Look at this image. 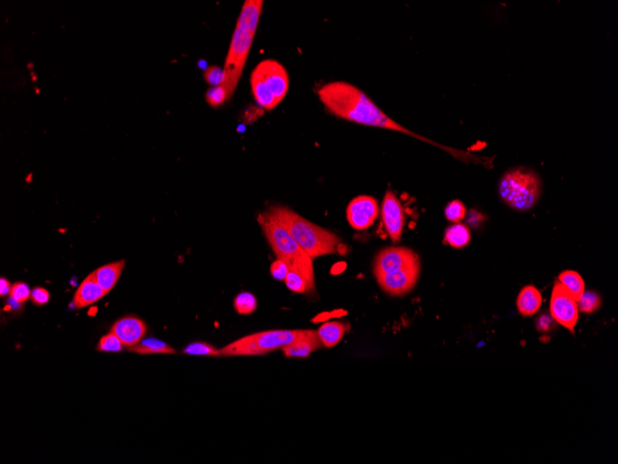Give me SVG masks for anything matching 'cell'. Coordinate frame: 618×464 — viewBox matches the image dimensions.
<instances>
[{
  "label": "cell",
  "mask_w": 618,
  "mask_h": 464,
  "mask_svg": "<svg viewBox=\"0 0 618 464\" xmlns=\"http://www.w3.org/2000/svg\"><path fill=\"white\" fill-rule=\"evenodd\" d=\"M318 96L324 107L338 118L367 126L406 133L413 138L436 144L398 124L384 113L361 89L350 83L336 81L326 83L318 89Z\"/></svg>",
  "instance_id": "1"
},
{
  "label": "cell",
  "mask_w": 618,
  "mask_h": 464,
  "mask_svg": "<svg viewBox=\"0 0 618 464\" xmlns=\"http://www.w3.org/2000/svg\"><path fill=\"white\" fill-rule=\"evenodd\" d=\"M263 6L264 1L262 0H246L238 16L223 66L224 83L221 86L225 89L229 99L234 97L245 69L259 27Z\"/></svg>",
  "instance_id": "2"
},
{
  "label": "cell",
  "mask_w": 618,
  "mask_h": 464,
  "mask_svg": "<svg viewBox=\"0 0 618 464\" xmlns=\"http://www.w3.org/2000/svg\"><path fill=\"white\" fill-rule=\"evenodd\" d=\"M267 213L286 228L299 246L314 260L321 256L340 252L341 239L331 231L313 224L309 219L282 205L271 206Z\"/></svg>",
  "instance_id": "3"
},
{
  "label": "cell",
  "mask_w": 618,
  "mask_h": 464,
  "mask_svg": "<svg viewBox=\"0 0 618 464\" xmlns=\"http://www.w3.org/2000/svg\"><path fill=\"white\" fill-rule=\"evenodd\" d=\"M257 222L261 226L277 258L286 263L291 270L303 275L309 282L310 288L315 292L314 267H313V260L309 255L299 246L286 228L279 224L267 211H263L259 214Z\"/></svg>",
  "instance_id": "4"
},
{
  "label": "cell",
  "mask_w": 618,
  "mask_h": 464,
  "mask_svg": "<svg viewBox=\"0 0 618 464\" xmlns=\"http://www.w3.org/2000/svg\"><path fill=\"white\" fill-rule=\"evenodd\" d=\"M287 69L275 60L260 61L250 76L252 94L257 107L271 111L278 107L289 91Z\"/></svg>",
  "instance_id": "5"
},
{
  "label": "cell",
  "mask_w": 618,
  "mask_h": 464,
  "mask_svg": "<svg viewBox=\"0 0 618 464\" xmlns=\"http://www.w3.org/2000/svg\"><path fill=\"white\" fill-rule=\"evenodd\" d=\"M501 200L515 210L533 208L542 194V182L536 172L524 168L511 169L499 182Z\"/></svg>",
  "instance_id": "6"
},
{
  "label": "cell",
  "mask_w": 618,
  "mask_h": 464,
  "mask_svg": "<svg viewBox=\"0 0 618 464\" xmlns=\"http://www.w3.org/2000/svg\"><path fill=\"white\" fill-rule=\"evenodd\" d=\"M306 330H270L243 336L221 350V357L268 354L292 344Z\"/></svg>",
  "instance_id": "7"
},
{
  "label": "cell",
  "mask_w": 618,
  "mask_h": 464,
  "mask_svg": "<svg viewBox=\"0 0 618 464\" xmlns=\"http://www.w3.org/2000/svg\"><path fill=\"white\" fill-rule=\"evenodd\" d=\"M550 310L551 318L574 333L578 320V301L559 281L551 292Z\"/></svg>",
  "instance_id": "8"
},
{
  "label": "cell",
  "mask_w": 618,
  "mask_h": 464,
  "mask_svg": "<svg viewBox=\"0 0 618 464\" xmlns=\"http://www.w3.org/2000/svg\"><path fill=\"white\" fill-rule=\"evenodd\" d=\"M420 264L375 274L379 286L390 296H403L411 291L420 277Z\"/></svg>",
  "instance_id": "9"
},
{
  "label": "cell",
  "mask_w": 618,
  "mask_h": 464,
  "mask_svg": "<svg viewBox=\"0 0 618 464\" xmlns=\"http://www.w3.org/2000/svg\"><path fill=\"white\" fill-rule=\"evenodd\" d=\"M420 264L417 253L403 247H388L377 255L374 274L395 271Z\"/></svg>",
  "instance_id": "10"
},
{
  "label": "cell",
  "mask_w": 618,
  "mask_h": 464,
  "mask_svg": "<svg viewBox=\"0 0 618 464\" xmlns=\"http://www.w3.org/2000/svg\"><path fill=\"white\" fill-rule=\"evenodd\" d=\"M379 205L370 196H359L349 203L346 208V217L349 224L354 229L365 230L374 224L379 216Z\"/></svg>",
  "instance_id": "11"
},
{
  "label": "cell",
  "mask_w": 618,
  "mask_h": 464,
  "mask_svg": "<svg viewBox=\"0 0 618 464\" xmlns=\"http://www.w3.org/2000/svg\"><path fill=\"white\" fill-rule=\"evenodd\" d=\"M382 224L393 242L400 240L404 226V213L400 200L392 190L385 193L381 206Z\"/></svg>",
  "instance_id": "12"
},
{
  "label": "cell",
  "mask_w": 618,
  "mask_h": 464,
  "mask_svg": "<svg viewBox=\"0 0 618 464\" xmlns=\"http://www.w3.org/2000/svg\"><path fill=\"white\" fill-rule=\"evenodd\" d=\"M112 332L120 339L123 347L131 349L139 344L146 333L145 322L134 316L123 317L112 325Z\"/></svg>",
  "instance_id": "13"
},
{
  "label": "cell",
  "mask_w": 618,
  "mask_h": 464,
  "mask_svg": "<svg viewBox=\"0 0 618 464\" xmlns=\"http://www.w3.org/2000/svg\"><path fill=\"white\" fill-rule=\"evenodd\" d=\"M323 344L318 339L317 331L306 330V333L292 344L282 347V350L287 358H307L315 350L320 349Z\"/></svg>",
  "instance_id": "14"
},
{
  "label": "cell",
  "mask_w": 618,
  "mask_h": 464,
  "mask_svg": "<svg viewBox=\"0 0 618 464\" xmlns=\"http://www.w3.org/2000/svg\"><path fill=\"white\" fill-rule=\"evenodd\" d=\"M107 292L101 288L93 274L88 275L74 294V305L77 308L87 307L98 301L107 295Z\"/></svg>",
  "instance_id": "15"
},
{
  "label": "cell",
  "mask_w": 618,
  "mask_h": 464,
  "mask_svg": "<svg viewBox=\"0 0 618 464\" xmlns=\"http://www.w3.org/2000/svg\"><path fill=\"white\" fill-rule=\"evenodd\" d=\"M126 266V260L116 261V263L106 264L92 272L96 282L101 285L107 293L112 290L117 283L121 272Z\"/></svg>",
  "instance_id": "16"
},
{
  "label": "cell",
  "mask_w": 618,
  "mask_h": 464,
  "mask_svg": "<svg viewBox=\"0 0 618 464\" xmlns=\"http://www.w3.org/2000/svg\"><path fill=\"white\" fill-rule=\"evenodd\" d=\"M350 325L343 322H324L317 331L318 339L325 347H332L339 344Z\"/></svg>",
  "instance_id": "17"
},
{
  "label": "cell",
  "mask_w": 618,
  "mask_h": 464,
  "mask_svg": "<svg viewBox=\"0 0 618 464\" xmlns=\"http://www.w3.org/2000/svg\"><path fill=\"white\" fill-rule=\"evenodd\" d=\"M542 295L533 285L525 286L518 295L517 305L518 311L523 316H531L540 310Z\"/></svg>",
  "instance_id": "18"
},
{
  "label": "cell",
  "mask_w": 618,
  "mask_h": 464,
  "mask_svg": "<svg viewBox=\"0 0 618 464\" xmlns=\"http://www.w3.org/2000/svg\"><path fill=\"white\" fill-rule=\"evenodd\" d=\"M129 350L141 355L176 354L175 349L169 346L165 342L157 340L156 338L144 339L139 344L131 347Z\"/></svg>",
  "instance_id": "19"
},
{
  "label": "cell",
  "mask_w": 618,
  "mask_h": 464,
  "mask_svg": "<svg viewBox=\"0 0 618 464\" xmlns=\"http://www.w3.org/2000/svg\"><path fill=\"white\" fill-rule=\"evenodd\" d=\"M471 233L465 224H456L449 227L445 232V240L454 249H462L470 243Z\"/></svg>",
  "instance_id": "20"
},
{
  "label": "cell",
  "mask_w": 618,
  "mask_h": 464,
  "mask_svg": "<svg viewBox=\"0 0 618 464\" xmlns=\"http://www.w3.org/2000/svg\"><path fill=\"white\" fill-rule=\"evenodd\" d=\"M559 282L570 292L576 301L585 292V283L581 275L576 272L565 271L559 275Z\"/></svg>",
  "instance_id": "21"
},
{
  "label": "cell",
  "mask_w": 618,
  "mask_h": 464,
  "mask_svg": "<svg viewBox=\"0 0 618 464\" xmlns=\"http://www.w3.org/2000/svg\"><path fill=\"white\" fill-rule=\"evenodd\" d=\"M284 282L287 288L291 291L295 292V293L304 294L313 293L314 292L310 288L306 278L299 274V272L293 271V270L290 269L286 277H285Z\"/></svg>",
  "instance_id": "22"
},
{
  "label": "cell",
  "mask_w": 618,
  "mask_h": 464,
  "mask_svg": "<svg viewBox=\"0 0 618 464\" xmlns=\"http://www.w3.org/2000/svg\"><path fill=\"white\" fill-rule=\"evenodd\" d=\"M257 301L256 297L249 292H242L238 294L234 299V308L241 315H249L257 310Z\"/></svg>",
  "instance_id": "23"
},
{
  "label": "cell",
  "mask_w": 618,
  "mask_h": 464,
  "mask_svg": "<svg viewBox=\"0 0 618 464\" xmlns=\"http://www.w3.org/2000/svg\"><path fill=\"white\" fill-rule=\"evenodd\" d=\"M601 305L600 296L592 291H585L581 299L578 300V310L586 314L594 313L601 307Z\"/></svg>",
  "instance_id": "24"
},
{
  "label": "cell",
  "mask_w": 618,
  "mask_h": 464,
  "mask_svg": "<svg viewBox=\"0 0 618 464\" xmlns=\"http://www.w3.org/2000/svg\"><path fill=\"white\" fill-rule=\"evenodd\" d=\"M184 354L196 355V356H209V357H220L221 350L216 349L215 347L207 343H202V342H196L188 345L184 349Z\"/></svg>",
  "instance_id": "25"
},
{
  "label": "cell",
  "mask_w": 618,
  "mask_h": 464,
  "mask_svg": "<svg viewBox=\"0 0 618 464\" xmlns=\"http://www.w3.org/2000/svg\"><path fill=\"white\" fill-rule=\"evenodd\" d=\"M229 97L226 93L225 89L221 85L212 86V88L207 91L206 101L210 107H221V106H223L224 103L229 101Z\"/></svg>",
  "instance_id": "26"
},
{
  "label": "cell",
  "mask_w": 618,
  "mask_h": 464,
  "mask_svg": "<svg viewBox=\"0 0 618 464\" xmlns=\"http://www.w3.org/2000/svg\"><path fill=\"white\" fill-rule=\"evenodd\" d=\"M123 349V343H121L120 339L118 338V336L112 332L104 335L98 345V350H99V351L121 352Z\"/></svg>",
  "instance_id": "27"
},
{
  "label": "cell",
  "mask_w": 618,
  "mask_h": 464,
  "mask_svg": "<svg viewBox=\"0 0 618 464\" xmlns=\"http://www.w3.org/2000/svg\"><path fill=\"white\" fill-rule=\"evenodd\" d=\"M445 216L448 221L457 224L465 218V205L460 200H453L446 206Z\"/></svg>",
  "instance_id": "28"
},
{
  "label": "cell",
  "mask_w": 618,
  "mask_h": 464,
  "mask_svg": "<svg viewBox=\"0 0 618 464\" xmlns=\"http://www.w3.org/2000/svg\"><path fill=\"white\" fill-rule=\"evenodd\" d=\"M204 79L210 86L223 85L224 83L223 68L218 66H209L205 69Z\"/></svg>",
  "instance_id": "29"
},
{
  "label": "cell",
  "mask_w": 618,
  "mask_h": 464,
  "mask_svg": "<svg viewBox=\"0 0 618 464\" xmlns=\"http://www.w3.org/2000/svg\"><path fill=\"white\" fill-rule=\"evenodd\" d=\"M31 293L32 292L30 291L28 285L24 283H16L12 286V290H10V299L18 303V304H21V303L26 302L31 297Z\"/></svg>",
  "instance_id": "30"
},
{
  "label": "cell",
  "mask_w": 618,
  "mask_h": 464,
  "mask_svg": "<svg viewBox=\"0 0 618 464\" xmlns=\"http://www.w3.org/2000/svg\"><path fill=\"white\" fill-rule=\"evenodd\" d=\"M290 268L288 266L286 263H284V260H279L277 258L271 266V274L273 275V278H275L276 280H284L288 272H289Z\"/></svg>",
  "instance_id": "31"
},
{
  "label": "cell",
  "mask_w": 618,
  "mask_h": 464,
  "mask_svg": "<svg viewBox=\"0 0 618 464\" xmlns=\"http://www.w3.org/2000/svg\"><path fill=\"white\" fill-rule=\"evenodd\" d=\"M49 297L51 296H49V291L42 288H35L31 293L32 301L37 306L46 304L49 302Z\"/></svg>",
  "instance_id": "32"
},
{
  "label": "cell",
  "mask_w": 618,
  "mask_h": 464,
  "mask_svg": "<svg viewBox=\"0 0 618 464\" xmlns=\"http://www.w3.org/2000/svg\"><path fill=\"white\" fill-rule=\"evenodd\" d=\"M551 324H553V322H551L550 317L542 316L540 317L539 322H538V328H539L540 331H549L550 330Z\"/></svg>",
  "instance_id": "33"
},
{
  "label": "cell",
  "mask_w": 618,
  "mask_h": 464,
  "mask_svg": "<svg viewBox=\"0 0 618 464\" xmlns=\"http://www.w3.org/2000/svg\"><path fill=\"white\" fill-rule=\"evenodd\" d=\"M10 290H12L10 283L2 277L0 279V295H1V297L7 296L8 294L10 293Z\"/></svg>",
  "instance_id": "34"
}]
</instances>
